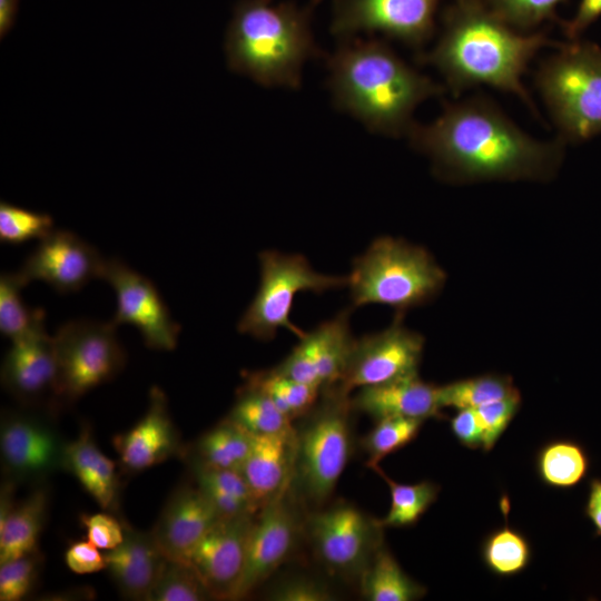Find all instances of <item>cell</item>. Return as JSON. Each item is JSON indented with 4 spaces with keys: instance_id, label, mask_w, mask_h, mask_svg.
<instances>
[{
    "instance_id": "obj_1",
    "label": "cell",
    "mask_w": 601,
    "mask_h": 601,
    "mask_svg": "<svg viewBox=\"0 0 601 601\" xmlns=\"http://www.w3.org/2000/svg\"><path fill=\"white\" fill-rule=\"evenodd\" d=\"M432 162L437 177L454 184L549 181L559 171L565 141L541 140L522 130L495 104L470 98L447 105L406 135Z\"/></svg>"
},
{
    "instance_id": "obj_2",
    "label": "cell",
    "mask_w": 601,
    "mask_h": 601,
    "mask_svg": "<svg viewBox=\"0 0 601 601\" xmlns=\"http://www.w3.org/2000/svg\"><path fill=\"white\" fill-rule=\"evenodd\" d=\"M327 58L328 87L336 107L371 131L407 135L416 108L443 88L377 39H343Z\"/></svg>"
},
{
    "instance_id": "obj_3",
    "label": "cell",
    "mask_w": 601,
    "mask_h": 601,
    "mask_svg": "<svg viewBox=\"0 0 601 601\" xmlns=\"http://www.w3.org/2000/svg\"><path fill=\"white\" fill-rule=\"evenodd\" d=\"M548 43L542 35L515 31L476 0H459L425 60L456 92L489 86L518 96L534 108L522 76Z\"/></svg>"
},
{
    "instance_id": "obj_4",
    "label": "cell",
    "mask_w": 601,
    "mask_h": 601,
    "mask_svg": "<svg viewBox=\"0 0 601 601\" xmlns=\"http://www.w3.org/2000/svg\"><path fill=\"white\" fill-rule=\"evenodd\" d=\"M227 65L265 87L297 89L308 59L318 57L309 10L272 0H242L225 38Z\"/></svg>"
},
{
    "instance_id": "obj_5",
    "label": "cell",
    "mask_w": 601,
    "mask_h": 601,
    "mask_svg": "<svg viewBox=\"0 0 601 601\" xmlns=\"http://www.w3.org/2000/svg\"><path fill=\"white\" fill-rule=\"evenodd\" d=\"M347 278L355 307L380 304L404 315L433 300L443 289L446 274L425 248L385 236L355 258Z\"/></svg>"
},
{
    "instance_id": "obj_6",
    "label": "cell",
    "mask_w": 601,
    "mask_h": 601,
    "mask_svg": "<svg viewBox=\"0 0 601 601\" xmlns=\"http://www.w3.org/2000/svg\"><path fill=\"white\" fill-rule=\"evenodd\" d=\"M351 396L336 385L322 390L296 430L292 486L300 502L323 505L333 494L352 454Z\"/></svg>"
},
{
    "instance_id": "obj_7",
    "label": "cell",
    "mask_w": 601,
    "mask_h": 601,
    "mask_svg": "<svg viewBox=\"0 0 601 601\" xmlns=\"http://www.w3.org/2000/svg\"><path fill=\"white\" fill-rule=\"evenodd\" d=\"M536 86L563 141L601 134V48L571 40L548 58Z\"/></svg>"
},
{
    "instance_id": "obj_8",
    "label": "cell",
    "mask_w": 601,
    "mask_h": 601,
    "mask_svg": "<svg viewBox=\"0 0 601 601\" xmlns=\"http://www.w3.org/2000/svg\"><path fill=\"white\" fill-rule=\"evenodd\" d=\"M258 258L259 287L242 315L237 329L259 341L273 339L279 328L292 332L298 338L305 334L290 319L297 294H322L347 286V276L318 273L299 254L264 250Z\"/></svg>"
},
{
    "instance_id": "obj_9",
    "label": "cell",
    "mask_w": 601,
    "mask_h": 601,
    "mask_svg": "<svg viewBox=\"0 0 601 601\" xmlns=\"http://www.w3.org/2000/svg\"><path fill=\"white\" fill-rule=\"evenodd\" d=\"M110 322L70 319L53 337L57 358V402H73L112 380L124 367L125 351Z\"/></svg>"
},
{
    "instance_id": "obj_10",
    "label": "cell",
    "mask_w": 601,
    "mask_h": 601,
    "mask_svg": "<svg viewBox=\"0 0 601 601\" xmlns=\"http://www.w3.org/2000/svg\"><path fill=\"white\" fill-rule=\"evenodd\" d=\"M384 526L346 501L312 511L305 518L307 535L316 559L333 575L359 581L384 544Z\"/></svg>"
},
{
    "instance_id": "obj_11",
    "label": "cell",
    "mask_w": 601,
    "mask_h": 601,
    "mask_svg": "<svg viewBox=\"0 0 601 601\" xmlns=\"http://www.w3.org/2000/svg\"><path fill=\"white\" fill-rule=\"evenodd\" d=\"M299 502L290 483L258 510L234 600L252 593L294 552L300 534H304L305 518L302 516Z\"/></svg>"
},
{
    "instance_id": "obj_12",
    "label": "cell",
    "mask_w": 601,
    "mask_h": 601,
    "mask_svg": "<svg viewBox=\"0 0 601 601\" xmlns=\"http://www.w3.org/2000/svg\"><path fill=\"white\" fill-rule=\"evenodd\" d=\"M396 314L385 329L355 339L347 366L335 384L345 394L418 375L424 337L402 323Z\"/></svg>"
},
{
    "instance_id": "obj_13",
    "label": "cell",
    "mask_w": 601,
    "mask_h": 601,
    "mask_svg": "<svg viewBox=\"0 0 601 601\" xmlns=\"http://www.w3.org/2000/svg\"><path fill=\"white\" fill-rule=\"evenodd\" d=\"M100 278L116 295V312L111 319L116 326H135L149 348L173 351L176 347L180 327L149 278L118 258L105 260Z\"/></svg>"
},
{
    "instance_id": "obj_14",
    "label": "cell",
    "mask_w": 601,
    "mask_h": 601,
    "mask_svg": "<svg viewBox=\"0 0 601 601\" xmlns=\"http://www.w3.org/2000/svg\"><path fill=\"white\" fill-rule=\"evenodd\" d=\"M440 0H337L332 32L343 39L378 32L410 46L431 36Z\"/></svg>"
},
{
    "instance_id": "obj_15",
    "label": "cell",
    "mask_w": 601,
    "mask_h": 601,
    "mask_svg": "<svg viewBox=\"0 0 601 601\" xmlns=\"http://www.w3.org/2000/svg\"><path fill=\"white\" fill-rule=\"evenodd\" d=\"M105 258L72 231L53 229L39 240L18 273L29 284L41 280L59 294L81 289L100 278Z\"/></svg>"
},
{
    "instance_id": "obj_16",
    "label": "cell",
    "mask_w": 601,
    "mask_h": 601,
    "mask_svg": "<svg viewBox=\"0 0 601 601\" xmlns=\"http://www.w3.org/2000/svg\"><path fill=\"white\" fill-rule=\"evenodd\" d=\"M349 316L351 309H344L305 333L274 370L322 390L337 384L345 372L355 343Z\"/></svg>"
},
{
    "instance_id": "obj_17",
    "label": "cell",
    "mask_w": 601,
    "mask_h": 601,
    "mask_svg": "<svg viewBox=\"0 0 601 601\" xmlns=\"http://www.w3.org/2000/svg\"><path fill=\"white\" fill-rule=\"evenodd\" d=\"M255 515L220 518L183 560L196 570L215 599L234 600Z\"/></svg>"
},
{
    "instance_id": "obj_18",
    "label": "cell",
    "mask_w": 601,
    "mask_h": 601,
    "mask_svg": "<svg viewBox=\"0 0 601 601\" xmlns=\"http://www.w3.org/2000/svg\"><path fill=\"white\" fill-rule=\"evenodd\" d=\"M66 443L45 420L11 413L0 432L2 464L12 481L39 479L62 469Z\"/></svg>"
},
{
    "instance_id": "obj_19",
    "label": "cell",
    "mask_w": 601,
    "mask_h": 601,
    "mask_svg": "<svg viewBox=\"0 0 601 601\" xmlns=\"http://www.w3.org/2000/svg\"><path fill=\"white\" fill-rule=\"evenodd\" d=\"M114 446L127 472H141L160 464L184 447L171 420L165 393L152 386L145 414L128 431L114 437Z\"/></svg>"
},
{
    "instance_id": "obj_20",
    "label": "cell",
    "mask_w": 601,
    "mask_h": 601,
    "mask_svg": "<svg viewBox=\"0 0 601 601\" xmlns=\"http://www.w3.org/2000/svg\"><path fill=\"white\" fill-rule=\"evenodd\" d=\"M1 382L23 402L39 401L47 394L57 401L56 351L43 319L26 335L11 341L1 366Z\"/></svg>"
},
{
    "instance_id": "obj_21",
    "label": "cell",
    "mask_w": 601,
    "mask_h": 601,
    "mask_svg": "<svg viewBox=\"0 0 601 601\" xmlns=\"http://www.w3.org/2000/svg\"><path fill=\"white\" fill-rule=\"evenodd\" d=\"M219 519L210 500L196 484L184 485L168 499L151 532L168 559L185 560Z\"/></svg>"
},
{
    "instance_id": "obj_22",
    "label": "cell",
    "mask_w": 601,
    "mask_h": 601,
    "mask_svg": "<svg viewBox=\"0 0 601 601\" xmlns=\"http://www.w3.org/2000/svg\"><path fill=\"white\" fill-rule=\"evenodd\" d=\"M106 570L120 593L130 600H148L167 560L151 531L125 524L122 542L104 553Z\"/></svg>"
},
{
    "instance_id": "obj_23",
    "label": "cell",
    "mask_w": 601,
    "mask_h": 601,
    "mask_svg": "<svg viewBox=\"0 0 601 601\" xmlns=\"http://www.w3.org/2000/svg\"><path fill=\"white\" fill-rule=\"evenodd\" d=\"M354 411L375 421L405 417L425 421L442 418L439 386L422 381L418 375L358 388L351 396Z\"/></svg>"
},
{
    "instance_id": "obj_24",
    "label": "cell",
    "mask_w": 601,
    "mask_h": 601,
    "mask_svg": "<svg viewBox=\"0 0 601 601\" xmlns=\"http://www.w3.org/2000/svg\"><path fill=\"white\" fill-rule=\"evenodd\" d=\"M296 431L252 435L246 461L240 470L253 499L260 509L290 485L294 476Z\"/></svg>"
},
{
    "instance_id": "obj_25",
    "label": "cell",
    "mask_w": 601,
    "mask_h": 601,
    "mask_svg": "<svg viewBox=\"0 0 601 601\" xmlns=\"http://www.w3.org/2000/svg\"><path fill=\"white\" fill-rule=\"evenodd\" d=\"M62 470L71 473L100 508L107 511L117 508L116 465L100 451L88 425L82 426L77 439L66 443Z\"/></svg>"
},
{
    "instance_id": "obj_26",
    "label": "cell",
    "mask_w": 601,
    "mask_h": 601,
    "mask_svg": "<svg viewBox=\"0 0 601 601\" xmlns=\"http://www.w3.org/2000/svg\"><path fill=\"white\" fill-rule=\"evenodd\" d=\"M48 501L47 489L39 486L16 505L0 524V563L38 551Z\"/></svg>"
},
{
    "instance_id": "obj_27",
    "label": "cell",
    "mask_w": 601,
    "mask_h": 601,
    "mask_svg": "<svg viewBox=\"0 0 601 601\" xmlns=\"http://www.w3.org/2000/svg\"><path fill=\"white\" fill-rule=\"evenodd\" d=\"M252 435L244 428L224 418L205 432L190 449H184L189 464L240 471L248 455Z\"/></svg>"
},
{
    "instance_id": "obj_28",
    "label": "cell",
    "mask_w": 601,
    "mask_h": 601,
    "mask_svg": "<svg viewBox=\"0 0 601 601\" xmlns=\"http://www.w3.org/2000/svg\"><path fill=\"white\" fill-rule=\"evenodd\" d=\"M361 594L368 601H415L425 587L410 578L383 544L359 579Z\"/></svg>"
},
{
    "instance_id": "obj_29",
    "label": "cell",
    "mask_w": 601,
    "mask_h": 601,
    "mask_svg": "<svg viewBox=\"0 0 601 601\" xmlns=\"http://www.w3.org/2000/svg\"><path fill=\"white\" fill-rule=\"evenodd\" d=\"M195 484L207 495L220 518L256 514L249 486L240 471L190 464Z\"/></svg>"
},
{
    "instance_id": "obj_30",
    "label": "cell",
    "mask_w": 601,
    "mask_h": 601,
    "mask_svg": "<svg viewBox=\"0 0 601 601\" xmlns=\"http://www.w3.org/2000/svg\"><path fill=\"white\" fill-rule=\"evenodd\" d=\"M245 383L264 392L290 421L305 415L322 393V388L285 376L274 367L247 373Z\"/></svg>"
},
{
    "instance_id": "obj_31",
    "label": "cell",
    "mask_w": 601,
    "mask_h": 601,
    "mask_svg": "<svg viewBox=\"0 0 601 601\" xmlns=\"http://www.w3.org/2000/svg\"><path fill=\"white\" fill-rule=\"evenodd\" d=\"M535 466L544 484L555 489H569L585 476L589 460L579 444L559 440L549 442L540 449Z\"/></svg>"
},
{
    "instance_id": "obj_32",
    "label": "cell",
    "mask_w": 601,
    "mask_h": 601,
    "mask_svg": "<svg viewBox=\"0 0 601 601\" xmlns=\"http://www.w3.org/2000/svg\"><path fill=\"white\" fill-rule=\"evenodd\" d=\"M509 375L484 374L439 386L442 408H477L482 405L519 394Z\"/></svg>"
},
{
    "instance_id": "obj_33",
    "label": "cell",
    "mask_w": 601,
    "mask_h": 601,
    "mask_svg": "<svg viewBox=\"0 0 601 601\" xmlns=\"http://www.w3.org/2000/svg\"><path fill=\"white\" fill-rule=\"evenodd\" d=\"M226 418L250 435L274 434L292 426V421L264 392L247 383L238 391Z\"/></svg>"
},
{
    "instance_id": "obj_34",
    "label": "cell",
    "mask_w": 601,
    "mask_h": 601,
    "mask_svg": "<svg viewBox=\"0 0 601 601\" xmlns=\"http://www.w3.org/2000/svg\"><path fill=\"white\" fill-rule=\"evenodd\" d=\"M372 470L385 481L391 492L390 511L381 519L384 528L414 525L437 497L440 486L433 482L402 484L387 476L380 465L372 467Z\"/></svg>"
},
{
    "instance_id": "obj_35",
    "label": "cell",
    "mask_w": 601,
    "mask_h": 601,
    "mask_svg": "<svg viewBox=\"0 0 601 601\" xmlns=\"http://www.w3.org/2000/svg\"><path fill=\"white\" fill-rule=\"evenodd\" d=\"M531 554L528 539L508 523L491 532L481 549L486 568L502 578L522 572L529 565Z\"/></svg>"
},
{
    "instance_id": "obj_36",
    "label": "cell",
    "mask_w": 601,
    "mask_h": 601,
    "mask_svg": "<svg viewBox=\"0 0 601 601\" xmlns=\"http://www.w3.org/2000/svg\"><path fill=\"white\" fill-rule=\"evenodd\" d=\"M28 283L17 272L2 273L0 276V332L10 341L29 333L45 319L41 308H29L21 296Z\"/></svg>"
},
{
    "instance_id": "obj_37",
    "label": "cell",
    "mask_w": 601,
    "mask_h": 601,
    "mask_svg": "<svg viewBox=\"0 0 601 601\" xmlns=\"http://www.w3.org/2000/svg\"><path fill=\"white\" fill-rule=\"evenodd\" d=\"M375 422V426L361 441L367 455L366 466L370 469L414 441L424 423L422 420L405 417H387Z\"/></svg>"
},
{
    "instance_id": "obj_38",
    "label": "cell",
    "mask_w": 601,
    "mask_h": 601,
    "mask_svg": "<svg viewBox=\"0 0 601 601\" xmlns=\"http://www.w3.org/2000/svg\"><path fill=\"white\" fill-rule=\"evenodd\" d=\"M196 570L183 560H166L149 601L214 600Z\"/></svg>"
},
{
    "instance_id": "obj_39",
    "label": "cell",
    "mask_w": 601,
    "mask_h": 601,
    "mask_svg": "<svg viewBox=\"0 0 601 601\" xmlns=\"http://www.w3.org/2000/svg\"><path fill=\"white\" fill-rule=\"evenodd\" d=\"M53 228L50 215L19 207L7 201L0 204V240L7 244H22L42 239Z\"/></svg>"
},
{
    "instance_id": "obj_40",
    "label": "cell",
    "mask_w": 601,
    "mask_h": 601,
    "mask_svg": "<svg viewBox=\"0 0 601 601\" xmlns=\"http://www.w3.org/2000/svg\"><path fill=\"white\" fill-rule=\"evenodd\" d=\"M562 0H487L489 8L509 26L531 28L553 14Z\"/></svg>"
},
{
    "instance_id": "obj_41",
    "label": "cell",
    "mask_w": 601,
    "mask_h": 601,
    "mask_svg": "<svg viewBox=\"0 0 601 601\" xmlns=\"http://www.w3.org/2000/svg\"><path fill=\"white\" fill-rule=\"evenodd\" d=\"M37 552L0 563L1 601H18L30 592L40 563Z\"/></svg>"
},
{
    "instance_id": "obj_42",
    "label": "cell",
    "mask_w": 601,
    "mask_h": 601,
    "mask_svg": "<svg viewBox=\"0 0 601 601\" xmlns=\"http://www.w3.org/2000/svg\"><path fill=\"white\" fill-rule=\"evenodd\" d=\"M521 394L474 408L483 431V450L491 451L518 413Z\"/></svg>"
},
{
    "instance_id": "obj_43",
    "label": "cell",
    "mask_w": 601,
    "mask_h": 601,
    "mask_svg": "<svg viewBox=\"0 0 601 601\" xmlns=\"http://www.w3.org/2000/svg\"><path fill=\"white\" fill-rule=\"evenodd\" d=\"M266 597L273 601H331L336 599L325 582L305 575H294L277 582L268 590Z\"/></svg>"
},
{
    "instance_id": "obj_44",
    "label": "cell",
    "mask_w": 601,
    "mask_h": 601,
    "mask_svg": "<svg viewBox=\"0 0 601 601\" xmlns=\"http://www.w3.org/2000/svg\"><path fill=\"white\" fill-rule=\"evenodd\" d=\"M80 520L86 528L87 540L98 549L111 550L124 540L125 523L110 513L82 514Z\"/></svg>"
},
{
    "instance_id": "obj_45",
    "label": "cell",
    "mask_w": 601,
    "mask_h": 601,
    "mask_svg": "<svg viewBox=\"0 0 601 601\" xmlns=\"http://www.w3.org/2000/svg\"><path fill=\"white\" fill-rule=\"evenodd\" d=\"M67 566L77 574L95 573L106 569L105 555L87 541L73 542L65 554Z\"/></svg>"
},
{
    "instance_id": "obj_46",
    "label": "cell",
    "mask_w": 601,
    "mask_h": 601,
    "mask_svg": "<svg viewBox=\"0 0 601 601\" xmlns=\"http://www.w3.org/2000/svg\"><path fill=\"white\" fill-rule=\"evenodd\" d=\"M453 435L463 446L483 447V431L474 408H461L450 420Z\"/></svg>"
},
{
    "instance_id": "obj_47",
    "label": "cell",
    "mask_w": 601,
    "mask_h": 601,
    "mask_svg": "<svg viewBox=\"0 0 601 601\" xmlns=\"http://www.w3.org/2000/svg\"><path fill=\"white\" fill-rule=\"evenodd\" d=\"M600 16L601 0H581L574 17L566 26L570 40H577Z\"/></svg>"
},
{
    "instance_id": "obj_48",
    "label": "cell",
    "mask_w": 601,
    "mask_h": 601,
    "mask_svg": "<svg viewBox=\"0 0 601 601\" xmlns=\"http://www.w3.org/2000/svg\"><path fill=\"white\" fill-rule=\"evenodd\" d=\"M585 513L601 535V480L594 479L590 485Z\"/></svg>"
},
{
    "instance_id": "obj_49",
    "label": "cell",
    "mask_w": 601,
    "mask_h": 601,
    "mask_svg": "<svg viewBox=\"0 0 601 601\" xmlns=\"http://www.w3.org/2000/svg\"><path fill=\"white\" fill-rule=\"evenodd\" d=\"M19 0H0V37L3 38L16 21Z\"/></svg>"
}]
</instances>
